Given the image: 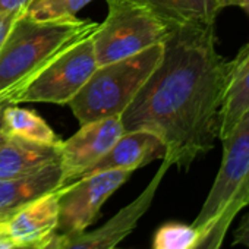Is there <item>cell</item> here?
Masks as SVG:
<instances>
[{"mask_svg":"<svg viewBox=\"0 0 249 249\" xmlns=\"http://www.w3.org/2000/svg\"><path fill=\"white\" fill-rule=\"evenodd\" d=\"M161 62L120 116L124 132L148 131L166 147L163 163L186 170L213 150L230 60L217 52L215 27L173 28Z\"/></svg>","mask_w":249,"mask_h":249,"instance_id":"cell-1","label":"cell"},{"mask_svg":"<svg viewBox=\"0 0 249 249\" xmlns=\"http://www.w3.org/2000/svg\"><path fill=\"white\" fill-rule=\"evenodd\" d=\"M98 27V22L76 17L37 22L22 12L0 47V103H9L53 59Z\"/></svg>","mask_w":249,"mask_h":249,"instance_id":"cell-2","label":"cell"},{"mask_svg":"<svg viewBox=\"0 0 249 249\" xmlns=\"http://www.w3.org/2000/svg\"><path fill=\"white\" fill-rule=\"evenodd\" d=\"M163 52V44H156L138 54L97 66L69 103L78 122L85 124L100 119L120 117L161 62Z\"/></svg>","mask_w":249,"mask_h":249,"instance_id":"cell-3","label":"cell"},{"mask_svg":"<svg viewBox=\"0 0 249 249\" xmlns=\"http://www.w3.org/2000/svg\"><path fill=\"white\" fill-rule=\"evenodd\" d=\"M108 12L92 34L98 66L138 54L148 47L163 44L172 28L145 6L134 0H106Z\"/></svg>","mask_w":249,"mask_h":249,"instance_id":"cell-4","label":"cell"},{"mask_svg":"<svg viewBox=\"0 0 249 249\" xmlns=\"http://www.w3.org/2000/svg\"><path fill=\"white\" fill-rule=\"evenodd\" d=\"M92 36L75 43L37 73L9 104H69L97 69Z\"/></svg>","mask_w":249,"mask_h":249,"instance_id":"cell-5","label":"cell"},{"mask_svg":"<svg viewBox=\"0 0 249 249\" xmlns=\"http://www.w3.org/2000/svg\"><path fill=\"white\" fill-rule=\"evenodd\" d=\"M223 159L211 191L192 223L199 230L214 221L230 204L249 205V113L221 140Z\"/></svg>","mask_w":249,"mask_h":249,"instance_id":"cell-6","label":"cell"},{"mask_svg":"<svg viewBox=\"0 0 249 249\" xmlns=\"http://www.w3.org/2000/svg\"><path fill=\"white\" fill-rule=\"evenodd\" d=\"M131 170H108L79 178L59 189L57 234L76 236L97 220L103 204L131 178Z\"/></svg>","mask_w":249,"mask_h":249,"instance_id":"cell-7","label":"cell"},{"mask_svg":"<svg viewBox=\"0 0 249 249\" xmlns=\"http://www.w3.org/2000/svg\"><path fill=\"white\" fill-rule=\"evenodd\" d=\"M169 166L161 164L150 185L131 204L123 207L106 224L92 231H82L76 236L54 234L46 245V249H114L137 227L138 221L150 208L157 188L166 175Z\"/></svg>","mask_w":249,"mask_h":249,"instance_id":"cell-8","label":"cell"},{"mask_svg":"<svg viewBox=\"0 0 249 249\" xmlns=\"http://www.w3.org/2000/svg\"><path fill=\"white\" fill-rule=\"evenodd\" d=\"M124 132L122 119L107 117L81 124V129L60 142L63 186L79 179L95 164Z\"/></svg>","mask_w":249,"mask_h":249,"instance_id":"cell-9","label":"cell"},{"mask_svg":"<svg viewBox=\"0 0 249 249\" xmlns=\"http://www.w3.org/2000/svg\"><path fill=\"white\" fill-rule=\"evenodd\" d=\"M166 147L161 140L148 131L123 132L114 145L81 178L108 170H137L153 160L164 159Z\"/></svg>","mask_w":249,"mask_h":249,"instance_id":"cell-10","label":"cell"},{"mask_svg":"<svg viewBox=\"0 0 249 249\" xmlns=\"http://www.w3.org/2000/svg\"><path fill=\"white\" fill-rule=\"evenodd\" d=\"M59 221V189L47 194L8 217V231L17 246H33L49 242Z\"/></svg>","mask_w":249,"mask_h":249,"instance_id":"cell-11","label":"cell"},{"mask_svg":"<svg viewBox=\"0 0 249 249\" xmlns=\"http://www.w3.org/2000/svg\"><path fill=\"white\" fill-rule=\"evenodd\" d=\"M62 186L63 172L60 161L25 176L0 180V217H9L24 205Z\"/></svg>","mask_w":249,"mask_h":249,"instance_id":"cell-12","label":"cell"},{"mask_svg":"<svg viewBox=\"0 0 249 249\" xmlns=\"http://www.w3.org/2000/svg\"><path fill=\"white\" fill-rule=\"evenodd\" d=\"M60 161V144H38L8 137L0 145V180L25 176Z\"/></svg>","mask_w":249,"mask_h":249,"instance_id":"cell-13","label":"cell"},{"mask_svg":"<svg viewBox=\"0 0 249 249\" xmlns=\"http://www.w3.org/2000/svg\"><path fill=\"white\" fill-rule=\"evenodd\" d=\"M145 6L167 27H215L224 0H134Z\"/></svg>","mask_w":249,"mask_h":249,"instance_id":"cell-14","label":"cell"},{"mask_svg":"<svg viewBox=\"0 0 249 249\" xmlns=\"http://www.w3.org/2000/svg\"><path fill=\"white\" fill-rule=\"evenodd\" d=\"M246 113H249V59L242 63L230 60L229 82L218 114L220 141L233 132Z\"/></svg>","mask_w":249,"mask_h":249,"instance_id":"cell-15","label":"cell"},{"mask_svg":"<svg viewBox=\"0 0 249 249\" xmlns=\"http://www.w3.org/2000/svg\"><path fill=\"white\" fill-rule=\"evenodd\" d=\"M2 122L8 137H17L47 145H59L62 142L41 116L33 110L21 108L17 104L6 103L3 106Z\"/></svg>","mask_w":249,"mask_h":249,"instance_id":"cell-16","label":"cell"},{"mask_svg":"<svg viewBox=\"0 0 249 249\" xmlns=\"http://www.w3.org/2000/svg\"><path fill=\"white\" fill-rule=\"evenodd\" d=\"M89 2L92 0H33L25 8L24 17L37 22L71 19Z\"/></svg>","mask_w":249,"mask_h":249,"instance_id":"cell-17","label":"cell"},{"mask_svg":"<svg viewBox=\"0 0 249 249\" xmlns=\"http://www.w3.org/2000/svg\"><path fill=\"white\" fill-rule=\"evenodd\" d=\"M202 230L194 224L169 221L159 227L153 239V249H192Z\"/></svg>","mask_w":249,"mask_h":249,"instance_id":"cell-18","label":"cell"},{"mask_svg":"<svg viewBox=\"0 0 249 249\" xmlns=\"http://www.w3.org/2000/svg\"><path fill=\"white\" fill-rule=\"evenodd\" d=\"M243 207H246V204L243 202L230 204L214 221H211L205 229H202V234L192 249H220L233 218Z\"/></svg>","mask_w":249,"mask_h":249,"instance_id":"cell-19","label":"cell"},{"mask_svg":"<svg viewBox=\"0 0 249 249\" xmlns=\"http://www.w3.org/2000/svg\"><path fill=\"white\" fill-rule=\"evenodd\" d=\"M24 11H14V12L0 14V47L3 46V43H5V40H6L8 34H9V31L12 30L14 24L22 15Z\"/></svg>","mask_w":249,"mask_h":249,"instance_id":"cell-20","label":"cell"},{"mask_svg":"<svg viewBox=\"0 0 249 249\" xmlns=\"http://www.w3.org/2000/svg\"><path fill=\"white\" fill-rule=\"evenodd\" d=\"M233 243L234 245H243V246L249 248V211L246 213V215L242 218L240 224L234 230Z\"/></svg>","mask_w":249,"mask_h":249,"instance_id":"cell-21","label":"cell"},{"mask_svg":"<svg viewBox=\"0 0 249 249\" xmlns=\"http://www.w3.org/2000/svg\"><path fill=\"white\" fill-rule=\"evenodd\" d=\"M33 0H0V14L24 11Z\"/></svg>","mask_w":249,"mask_h":249,"instance_id":"cell-22","label":"cell"},{"mask_svg":"<svg viewBox=\"0 0 249 249\" xmlns=\"http://www.w3.org/2000/svg\"><path fill=\"white\" fill-rule=\"evenodd\" d=\"M6 221H8V217H0V249H14L17 248V245L14 243L8 231Z\"/></svg>","mask_w":249,"mask_h":249,"instance_id":"cell-23","label":"cell"},{"mask_svg":"<svg viewBox=\"0 0 249 249\" xmlns=\"http://www.w3.org/2000/svg\"><path fill=\"white\" fill-rule=\"evenodd\" d=\"M227 6H236L249 15V0H224V8Z\"/></svg>","mask_w":249,"mask_h":249,"instance_id":"cell-24","label":"cell"},{"mask_svg":"<svg viewBox=\"0 0 249 249\" xmlns=\"http://www.w3.org/2000/svg\"><path fill=\"white\" fill-rule=\"evenodd\" d=\"M248 59H249V43L245 44V46L239 50V53L231 59V62H233V63H242V62L248 60Z\"/></svg>","mask_w":249,"mask_h":249,"instance_id":"cell-25","label":"cell"},{"mask_svg":"<svg viewBox=\"0 0 249 249\" xmlns=\"http://www.w3.org/2000/svg\"><path fill=\"white\" fill-rule=\"evenodd\" d=\"M6 103H2L0 104V145L3 144V141L6 140V134H5V129H3V122H2V110H3V106Z\"/></svg>","mask_w":249,"mask_h":249,"instance_id":"cell-26","label":"cell"},{"mask_svg":"<svg viewBox=\"0 0 249 249\" xmlns=\"http://www.w3.org/2000/svg\"><path fill=\"white\" fill-rule=\"evenodd\" d=\"M46 245H47V242H46V243H43V245H33V246H17V248H14V249H46Z\"/></svg>","mask_w":249,"mask_h":249,"instance_id":"cell-27","label":"cell"},{"mask_svg":"<svg viewBox=\"0 0 249 249\" xmlns=\"http://www.w3.org/2000/svg\"><path fill=\"white\" fill-rule=\"evenodd\" d=\"M0 104H2V103H0Z\"/></svg>","mask_w":249,"mask_h":249,"instance_id":"cell-28","label":"cell"},{"mask_svg":"<svg viewBox=\"0 0 249 249\" xmlns=\"http://www.w3.org/2000/svg\"><path fill=\"white\" fill-rule=\"evenodd\" d=\"M114 249H116V248H114Z\"/></svg>","mask_w":249,"mask_h":249,"instance_id":"cell-29","label":"cell"}]
</instances>
